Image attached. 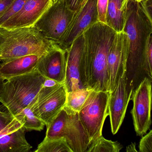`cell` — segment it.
Instances as JSON below:
<instances>
[{
    "instance_id": "16",
    "label": "cell",
    "mask_w": 152,
    "mask_h": 152,
    "mask_svg": "<svg viewBox=\"0 0 152 152\" xmlns=\"http://www.w3.org/2000/svg\"><path fill=\"white\" fill-rule=\"evenodd\" d=\"M39 58L37 55H30L2 61L0 64V76L7 80L31 72L35 70Z\"/></svg>"
},
{
    "instance_id": "27",
    "label": "cell",
    "mask_w": 152,
    "mask_h": 152,
    "mask_svg": "<svg viewBox=\"0 0 152 152\" xmlns=\"http://www.w3.org/2000/svg\"><path fill=\"white\" fill-rule=\"evenodd\" d=\"M139 151L140 152H152V130L140 140Z\"/></svg>"
},
{
    "instance_id": "32",
    "label": "cell",
    "mask_w": 152,
    "mask_h": 152,
    "mask_svg": "<svg viewBox=\"0 0 152 152\" xmlns=\"http://www.w3.org/2000/svg\"><path fill=\"white\" fill-rule=\"evenodd\" d=\"M87 1V0H81L80 3V6L79 9L82 6H83Z\"/></svg>"
},
{
    "instance_id": "2",
    "label": "cell",
    "mask_w": 152,
    "mask_h": 152,
    "mask_svg": "<svg viewBox=\"0 0 152 152\" xmlns=\"http://www.w3.org/2000/svg\"><path fill=\"white\" fill-rule=\"evenodd\" d=\"M116 33L100 22L83 33L88 85L95 91H109L107 55Z\"/></svg>"
},
{
    "instance_id": "8",
    "label": "cell",
    "mask_w": 152,
    "mask_h": 152,
    "mask_svg": "<svg viewBox=\"0 0 152 152\" xmlns=\"http://www.w3.org/2000/svg\"><path fill=\"white\" fill-rule=\"evenodd\" d=\"M83 34L77 38L66 50V92L89 88Z\"/></svg>"
},
{
    "instance_id": "13",
    "label": "cell",
    "mask_w": 152,
    "mask_h": 152,
    "mask_svg": "<svg viewBox=\"0 0 152 152\" xmlns=\"http://www.w3.org/2000/svg\"><path fill=\"white\" fill-rule=\"evenodd\" d=\"M66 65V51L58 46L40 57L35 70L46 79L64 83Z\"/></svg>"
},
{
    "instance_id": "20",
    "label": "cell",
    "mask_w": 152,
    "mask_h": 152,
    "mask_svg": "<svg viewBox=\"0 0 152 152\" xmlns=\"http://www.w3.org/2000/svg\"><path fill=\"white\" fill-rule=\"evenodd\" d=\"M23 124L22 115L15 116L8 110L2 112L0 109V137L15 131Z\"/></svg>"
},
{
    "instance_id": "30",
    "label": "cell",
    "mask_w": 152,
    "mask_h": 152,
    "mask_svg": "<svg viewBox=\"0 0 152 152\" xmlns=\"http://www.w3.org/2000/svg\"><path fill=\"white\" fill-rule=\"evenodd\" d=\"M126 151L129 152H137L136 148V143H132L129 145L127 147Z\"/></svg>"
},
{
    "instance_id": "6",
    "label": "cell",
    "mask_w": 152,
    "mask_h": 152,
    "mask_svg": "<svg viewBox=\"0 0 152 152\" xmlns=\"http://www.w3.org/2000/svg\"><path fill=\"white\" fill-rule=\"evenodd\" d=\"M76 11L69 8L66 0L52 5L34 24L44 37L59 46Z\"/></svg>"
},
{
    "instance_id": "15",
    "label": "cell",
    "mask_w": 152,
    "mask_h": 152,
    "mask_svg": "<svg viewBox=\"0 0 152 152\" xmlns=\"http://www.w3.org/2000/svg\"><path fill=\"white\" fill-rule=\"evenodd\" d=\"M62 137L65 138L73 152H86L89 138L80 121L78 113H68Z\"/></svg>"
},
{
    "instance_id": "34",
    "label": "cell",
    "mask_w": 152,
    "mask_h": 152,
    "mask_svg": "<svg viewBox=\"0 0 152 152\" xmlns=\"http://www.w3.org/2000/svg\"><path fill=\"white\" fill-rule=\"evenodd\" d=\"M137 1L138 2H140V1H141V0H137Z\"/></svg>"
},
{
    "instance_id": "25",
    "label": "cell",
    "mask_w": 152,
    "mask_h": 152,
    "mask_svg": "<svg viewBox=\"0 0 152 152\" xmlns=\"http://www.w3.org/2000/svg\"><path fill=\"white\" fill-rule=\"evenodd\" d=\"M28 0H14L8 9L0 18V26L7 22L10 18L17 13Z\"/></svg>"
},
{
    "instance_id": "23",
    "label": "cell",
    "mask_w": 152,
    "mask_h": 152,
    "mask_svg": "<svg viewBox=\"0 0 152 152\" xmlns=\"http://www.w3.org/2000/svg\"><path fill=\"white\" fill-rule=\"evenodd\" d=\"M20 115L23 116V125L26 130L41 131L44 129L45 126L44 122L34 113L29 106L24 109Z\"/></svg>"
},
{
    "instance_id": "33",
    "label": "cell",
    "mask_w": 152,
    "mask_h": 152,
    "mask_svg": "<svg viewBox=\"0 0 152 152\" xmlns=\"http://www.w3.org/2000/svg\"><path fill=\"white\" fill-rule=\"evenodd\" d=\"M51 1H52V4H54V3H56V2L59 1V0H51Z\"/></svg>"
},
{
    "instance_id": "18",
    "label": "cell",
    "mask_w": 152,
    "mask_h": 152,
    "mask_svg": "<svg viewBox=\"0 0 152 152\" xmlns=\"http://www.w3.org/2000/svg\"><path fill=\"white\" fill-rule=\"evenodd\" d=\"M127 0H108L106 24L116 32L122 31L125 21V5Z\"/></svg>"
},
{
    "instance_id": "9",
    "label": "cell",
    "mask_w": 152,
    "mask_h": 152,
    "mask_svg": "<svg viewBox=\"0 0 152 152\" xmlns=\"http://www.w3.org/2000/svg\"><path fill=\"white\" fill-rule=\"evenodd\" d=\"M151 89L152 80L145 78L132 91L131 96L133 104L131 113L135 131L140 137L146 133L151 124Z\"/></svg>"
},
{
    "instance_id": "11",
    "label": "cell",
    "mask_w": 152,
    "mask_h": 152,
    "mask_svg": "<svg viewBox=\"0 0 152 152\" xmlns=\"http://www.w3.org/2000/svg\"><path fill=\"white\" fill-rule=\"evenodd\" d=\"M128 41L126 33L116 32L110 47L107 58L108 91H112L119 78L125 72Z\"/></svg>"
},
{
    "instance_id": "26",
    "label": "cell",
    "mask_w": 152,
    "mask_h": 152,
    "mask_svg": "<svg viewBox=\"0 0 152 152\" xmlns=\"http://www.w3.org/2000/svg\"><path fill=\"white\" fill-rule=\"evenodd\" d=\"M108 0H97L99 21L106 24V16Z\"/></svg>"
},
{
    "instance_id": "7",
    "label": "cell",
    "mask_w": 152,
    "mask_h": 152,
    "mask_svg": "<svg viewBox=\"0 0 152 152\" xmlns=\"http://www.w3.org/2000/svg\"><path fill=\"white\" fill-rule=\"evenodd\" d=\"M66 94L64 83L43 86L29 107L48 127L64 107Z\"/></svg>"
},
{
    "instance_id": "22",
    "label": "cell",
    "mask_w": 152,
    "mask_h": 152,
    "mask_svg": "<svg viewBox=\"0 0 152 152\" xmlns=\"http://www.w3.org/2000/svg\"><path fill=\"white\" fill-rule=\"evenodd\" d=\"M122 148L118 141L108 140L101 135L90 143L86 152H119Z\"/></svg>"
},
{
    "instance_id": "31",
    "label": "cell",
    "mask_w": 152,
    "mask_h": 152,
    "mask_svg": "<svg viewBox=\"0 0 152 152\" xmlns=\"http://www.w3.org/2000/svg\"><path fill=\"white\" fill-rule=\"evenodd\" d=\"M4 80H5L4 79L0 76V97L1 96V92L3 90V87H4V83H5Z\"/></svg>"
},
{
    "instance_id": "12",
    "label": "cell",
    "mask_w": 152,
    "mask_h": 152,
    "mask_svg": "<svg viewBox=\"0 0 152 152\" xmlns=\"http://www.w3.org/2000/svg\"><path fill=\"white\" fill-rule=\"evenodd\" d=\"M131 92L127 88L125 74L118 80L114 88L109 92L108 107L111 130L115 135L118 132L125 117Z\"/></svg>"
},
{
    "instance_id": "24",
    "label": "cell",
    "mask_w": 152,
    "mask_h": 152,
    "mask_svg": "<svg viewBox=\"0 0 152 152\" xmlns=\"http://www.w3.org/2000/svg\"><path fill=\"white\" fill-rule=\"evenodd\" d=\"M144 67L147 77L152 80V38L149 35L147 40L144 56Z\"/></svg>"
},
{
    "instance_id": "3",
    "label": "cell",
    "mask_w": 152,
    "mask_h": 152,
    "mask_svg": "<svg viewBox=\"0 0 152 152\" xmlns=\"http://www.w3.org/2000/svg\"><path fill=\"white\" fill-rule=\"evenodd\" d=\"M58 46L45 38L34 26L14 29L0 27V61L30 55L40 57Z\"/></svg>"
},
{
    "instance_id": "19",
    "label": "cell",
    "mask_w": 152,
    "mask_h": 152,
    "mask_svg": "<svg viewBox=\"0 0 152 152\" xmlns=\"http://www.w3.org/2000/svg\"><path fill=\"white\" fill-rule=\"evenodd\" d=\"M92 90L90 88H87L67 92L64 108L68 113H79Z\"/></svg>"
},
{
    "instance_id": "35",
    "label": "cell",
    "mask_w": 152,
    "mask_h": 152,
    "mask_svg": "<svg viewBox=\"0 0 152 152\" xmlns=\"http://www.w3.org/2000/svg\"><path fill=\"white\" fill-rule=\"evenodd\" d=\"M141 1H145V0H141Z\"/></svg>"
},
{
    "instance_id": "4",
    "label": "cell",
    "mask_w": 152,
    "mask_h": 152,
    "mask_svg": "<svg viewBox=\"0 0 152 152\" xmlns=\"http://www.w3.org/2000/svg\"><path fill=\"white\" fill-rule=\"evenodd\" d=\"M45 78L36 70L12 77L4 83L0 102L15 116L20 115L43 87Z\"/></svg>"
},
{
    "instance_id": "28",
    "label": "cell",
    "mask_w": 152,
    "mask_h": 152,
    "mask_svg": "<svg viewBox=\"0 0 152 152\" xmlns=\"http://www.w3.org/2000/svg\"><path fill=\"white\" fill-rule=\"evenodd\" d=\"M14 0H0V18L7 11Z\"/></svg>"
},
{
    "instance_id": "21",
    "label": "cell",
    "mask_w": 152,
    "mask_h": 152,
    "mask_svg": "<svg viewBox=\"0 0 152 152\" xmlns=\"http://www.w3.org/2000/svg\"><path fill=\"white\" fill-rule=\"evenodd\" d=\"M35 152H73L65 138L48 139L45 137Z\"/></svg>"
},
{
    "instance_id": "29",
    "label": "cell",
    "mask_w": 152,
    "mask_h": 152,
    "mask_svg": "<svg viewBox=\"0 0 152 152\" xmlns=\"http://www.w3.org/2000/svg\"><path fill=\"white\" fill-rule=\"evenodd\" d=\"M81 0H66L69 9L73 11H76L79 9Z\"/></svg>"
},
{
    "instance_id": "5",
    "label": "cell",
    "mask_w": 152,
    "mask_h": 152,
    "mask_svg": "<svg viewBox=\"0 0 152 152\" xmlns=\"http://www.w3.org/2000/svg\"><path fill=\"white\" fill-rule=\"evenodd\" d=\"M109 91L92 90L78 113L81 122L86 130L90 143L102 135L105 120L109 115Z\"/></svg>"
},
{
    "instance_id": "17",
    "label": "cell",
    "mask_w": 152,
    "mask_h": 152,
    "mask_svg": "<svg viewBox=\"0 0 152 152\" xmlns=\"http://www.w3.org/2000/svg\"><path fill=\"white\" fill-rule=\"evenodd\" d=\"M22 125L15 131L0 137V152H29L32 147L27 142Z\"/></svg>"
},
{
    "instance_id": "1",
    "label": "cell",
    "mask_w": 152,
    "mask_h": 152,
    "mask_svg": "<svg viewBox=\"0 0 152 152\" xmlns=\"http://www.w3.org/2000/svg\"><path fill=\"white\" fill-rule=\"evenodd\" d=\"M124 15L123 31L126 33L128 41L125 78L127 90L132 93L147 78L144 56L147 40L152 34V20L137 0H127Z\"/></svg>"
},
{
    "instance_id": "14",
    "label": "cell",
    "mask_w": 152,
    "mask_h": 152,
    "mask_svg": "<svg viewBox=\"0 0 152 152\" xmlns=\"http://www.w3.org/2000/svg\"><path fill=\"white\" fill-rule=\"evenodd\" d=\"M52 4L51 0H28L17 13L0 27L14 29L34 26Z\"/></svg>"
},
{
    "instance_id": "10",
    "label": "cell",
    "mask_w": 152,
    "mask_h": 152,
    "mask_svg": "<svg viewBox=\"0 0 152 152\" xmlns=\"http://www.w3.org/2000/svg\"><path fill=\"white\" fill-rule=\"evenodd\" d=\"M98 22L97 0H87L83 6L76 10L59 47L66 51L77 38Z\"/></svg>"
}]
</instances>
